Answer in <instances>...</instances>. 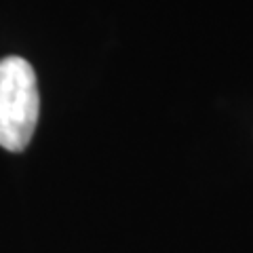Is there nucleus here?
I'll return each mask as SVG.
<instances>
[{
    "label": "nucleus",
    "mask_w": 253,
    "mask_h": 253,
    "mask_svg": "<svg viewBox=\"0 0 253 253\" xmlns=\"http://www.w3.org/2000/svg\"><path fill=\"white\" fill-rule=\"evenodd\" d=\"M41 114L36 72L17 55L0 59V148L23 152Z\"/></svg>",
    "instance_id": "f257e3e1"
}]
</instances>
